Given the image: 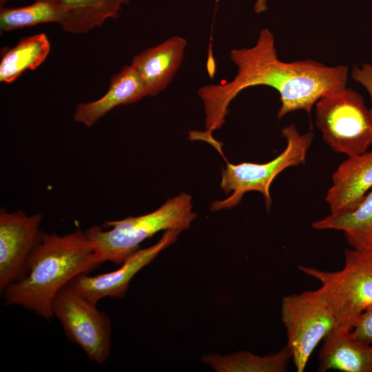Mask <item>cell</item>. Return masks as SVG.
<instances>
[{
    "instance_id": "cell-1",
    "label": "cell",
    "mask_w": 372,
    "mask_h": 372,
    "mask_svg": "<svg viewBox=\"0 0 372 372\" xmlns=\"http://www.w3.org/2000/svg\"><path fill=\"white\" fill-rule=\"evenodd\" d=\"M229 59L237 66L235 77L198 90L205 115L204 134L209 137L225 123L231 101L249 87L265 85L279 93L278 119L297 110L310 114L320 98L347 87L349 68L345 65L327 66L312 59H279L274 36L267 28L260 32L254 46L232 50Z\"/></svg>"
},
{
    "instance_id": "cell-2",
    "label": "cell",
    "mask_w": 372,
    "mask_h": 372,
    "mask_svg": "<svg viewBox=\"0 0 372 372\" xmlns=\"http://www.w3.org/2000/svg\"><path fill=\"white\" fill-rule=\"evenodd\" d=\"M99 264L92 242L80 229L60 236L42 232L28 262L25 276L2 293L7 304L20 305L47 320L59 291Z\"/></svg>"
},
{
    "instance_id": "cell-3",
    "label": "cell",
    "mask_w": 372,
    "mask_h": 372,
    "mask_svg": "<svg viewBox=\"0 0 372 372\" xmlns=\"http://www.w3.org/2000/svg\"><path fill=\"white\" fill-rule=\"evenodd\" d=\"M192 207L191 195L182 192L149 214L106 221L104 227H112L111 229L93 225L85 233L99 264L109 261L121 265L142 242L157 232L188 229L197 216Z\"/></svg>"
},
{
    "instance_id": "cell-4",
    "label": "cell",
    "mask_w": 372,
    "mask_h": 372,
    "mask_svg": "<svg viewBox=\"0 0 372 372\" xmlns=\"http://www.w3.org/2000/svg\"><path fill=\"white\" fill-rule=\"evenodd\" d=\"M342 269L330 271L299 265V270L320 283L314 290L332 311L333 329L351 331L360 316L372 305V250L347 249Z\"/></svg>"
},
{
    "instance_id": "cell-5",
    "label": "cell",
    "mask_w": 372,
    "mask_h": 372,
    "mask_svg": "<svg viewBox=\"0 0 372 372\" xmlns=\"http://www.w3.org/2000/svg\"><path fill=\"white\" fill-rule=\"evenodd\" d=\"M281 135L287 145L273 160L265 163L245 162L234 165L227 163L225 169L222 170L220 188L225 194H231L224 200L213 202L210 207L211 211L231 209L241 201L245 193L251 191L262 194L267 210L270 209L271 183L287 168L305 163L314 136L311 130L300 134L293 124L282 128Z\"/></svg>"
},
{
    "instance_id": "cell-6",
    "label": "cell",
    "mask_w": 372,
    "mask_h": 372,
    "mask_svg": "<svg viewBox=\"0 0 372 372\" xmlns=\"http://www.w3.org/2000/svg\"><path fill=\"white\" fill-rule=\"evenodd\" d=\"M315 106L316 125L335 152L349 156L372 145V117L360 94L346 87L322 96Z\"/></svg>"
},
{
    "instance_id": "cell-7",
    "label": "cell",
    "mask_w": 372,
    "mask_h": 372,
    "mask_svg": "<svg viewBox=\"0 0 372 372\" xmlns=\"http://www.w3.org/2000/svg\"><path fill=\"white\" fill-rule=\"evenodd\" d=\"M280 312L292 361L303 372L318 344L335 327V316L314 290L285 296Z\"/></svg>"
},
{
    "instance_id": "cell-8",
    "label": "cell",
    "mask_w": 372,
    "mask_h": 372,
    "mask_svg": "<svg viewBox=\"0 0 372 372\" xmlns=\"http://www.w3.org/2000/svg\"><path fill=\"white\" fill-rule=\"evenodd\" d=\"M52 313L67 338L78 344L88 358L98 364L108 359L111 344V321L94 304L68 285L52 302Z\"/></svg>"
},
{
    "instance_id": "cell-9",
    "label": "cell",
    "mask_w": 372,
    "mask_h": 372,
    "mask_svg": "<svg viewBox=\"0 0 372 372\" xmlns=\"http://www.w3.org/2000/svg\"><path fill=\"white\" fill-rule=\"evenodd\" d=\"M41 214L28 216L22 211H0V292L26 274L30 256L42 232Z\"/></svg>"
},
{
    "instance_id": "cell-10",
    "label": "cell",
    "mask_w": 372,
    "mask_h": 372,
    "mask_svg": "<svg viewBox=\"0 0 372 372\" xmlns=\"http://www.w3.org/2000/svg\"><path fill=\"white\" fill-rule=\"evenodd\" d=\"M180 232L176 229L167 230L156 243L147 248L138 249L131 254L118 269L94 276L82 274L71 280L68 285L96 304L105 298H122L133 277L162 251L174 243Z\"/></svg>"
},
{
    "instance_id": "cell-11",
    "label": "cell",
    "mask_w": 372,
    "mask_h": 372,
    "mask_svg": "<svg viewBox=\"0 0 372 372\" xmlns=\"http://www.w3.org/2000/svg\"><path fill=\"white\" fill-rule=\"evenodd\" d=\"M372 189V149L348 156L336 169L325 200L331 214L355 209Z\"/></svg>"
},
{
    "instance_id": "cell-12",
    "label": "cell",
    "mask_w": 372,
    "mask_h": 372,
    "mask_svg": "<svg viewBox=\"0 0 372 372\" xmlns=\"http://www.w3.org/2000/svg\"><path fill=\"white\" fill-rule=\"evenodd\" d=\"M187 41L173 36L136 55L132 65L139 72L147 96H154L169 84L183 59Z\"/></svg>"
},
{
    "instance_id": "cell-13",
    "label": "cell",
    "mask_w": 372,
    "mask_h": 372,
    "mask_svg": "<svg viewBox=\"0 0 372 372\" xmlns=\"http://www.w3.org/2000/svg\"><path fill=\"white\" fill-rule=\"evenodd\" d=\"M145 96V87L139 72L132 64L125 65L112 77L109 89L102 97L76 106L73 119L91 127L115 107L136 102Z\"/></svg>"
},
{
    "instance_id": "cell-14",
    "label": "cell",
    "mask_w": 372,
    "mask_h": 372,
    "mask_svg": "<svg viewBox=\"0 0 372 372\" xmlns=\"http://www.w3.org/2000/svg\"><path fill=\"white\" fill-rule=\"evenodd\" d=\"M372 372V346L357 340L351 331L332 330L318 353V371Z\"/></svg>"
},
{
    "instance_id": "cell-15",
    "label": "cell",
    "mask_w": 372,
    "mask_h": 372,
    "mask_svg": "<svg viewBox=\"0 0 372 372\" xmlns=\"http://www.w3.org/2000/svg\"><path fill=\"white\" fill-rule=\"evenodd\" d=\"M62 14L59 24L68 32L82 34L118 17L130 0H52Z\"/></svg>"
},
{
    "instance_id": "cell-16",
    "label": "cell",
    "mask_w": 372,
    "mask_h": 372,
    "mask_svg": "<svg viewBox=\"0 0 372 372\" xmlns=\"http://www.w3.org/2000/svg\"><path fill=\"white\" fill-rule=\"evenodd\" d=\"M311 226L318 230L342 231L352 249L372 250V189L355 209L330 214Z\"/></svg>"
},
{
    "instance_id": "cell-17",
    "label": "cell",
    "mask_w": 372,
    "mask_h": 372,
    "mask_svg": "<svg viewBox=\"0 0 372 372\" xmlns=\"http://www.w3.org/2000/svg\"><path fill=\"white\" fill-rule=\"evenodd\" d=\"M291 360V353L287 345L264 356L238 351L227 355L212 353L202 358L203 362L216 372H285Z\"/></svg>"
},
{
    "instance_id": "cell-18",
    "label": "cell",
    "mask_w": 372,
    "mask_h": 372,
    "mask_svg": "<svg viewBox=\"0 0 372 372\" xmlns=\"http://www.w3.org/2000/svg\"><path fill=\"white\" fill-rule=\"evenodd\" d=\"M50 50V44L44 33L23 38L14 46L2 48L0 81L12 83L23 72L36 69L46 59Z\"/></svg>"
},
{
    "instance_id": "cell-19",
    "label": "cell",
    "mask_w": 372,
    "mask_h": 372,
    "mask_svg": "<svg viewBox=\"0 0 372 372\" xmlns=\"http://www.w3.org/2000/svg\"><path fill=\"white\" fill-rule=\"evenodd\" d=\"M62 14L52 0H36L19 8H0L1 33L45 23H61Z\"/></svg>"
},
{
    "instance_id": "cell-20",
    "label": "cell",
    "mask_w": 372,
    "mask_h": 372,
    "mask_svg": "<svg viewBox=\"0 0 372 372\" xmlns=\"http://www.w3.org/2000/svg\"><path fill=\"white\" fill-rule=\"evenodd\" d=\"M351 332L357 340L372 344V305L360 316Z\"/></svg>"
},
{
    "instance_id": "cell-21",
    "label": "cell",
    "mask_w": 372,
    "mask_h": 372,
    "mask_svg": "<svg viewBox=\"0 0 372 372\" xmlns=\"http://www.w3.org/2000/svg\"><path fill=\"white\" fill-rule=\"evenodd\" d=\"M351 77L364 87L369 94L371 102L369 112L372 117V65L369 63H362L360 67L355 65L352 68Z\"/></svg>"
},
{
    "instance_id": "cell-22",
    "label": "cell",
    "mask_w": 372,
    "mask_h": 372,
    "mask_svg": "<svg viewBox=\"0 0 372 372\" xmlns=\"http://www.w3.org/2000/svg\"><path fill=\"white\" fill-rule=\"evenodd\" d=\"M267 0H256L254 10L256 14L265 12L267 9Z\"/></svg>"
},
{
    "instance_id": "cell-23",
    "label": "cell",
    "mask_w": 372,
    "mask_h": 372,
    "mask_svg": "<svg viewBox=\"0 0 372 372\" xmlns=\"http://www.w3.org/2000/svg\"><path fill=\"white\" fill-rule=\"evenodd\" d=\"M9 0H0V6H3L4 4Z\"/></svg>"
}]
</instances>
